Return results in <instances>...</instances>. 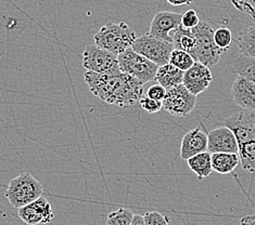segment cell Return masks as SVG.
<instances>
[{
  "mask_svg": "<svg viewBox=\"0 0 255 225\" xmlns=\"http://www.w3.org/2000/svg\"><path fill=\"white\" fill-rule=\"evenodd\" d=\"M216 3L233 21L255 25V0H216Z\"/></svg>",
  "mask_w": 255,
  "mask_h": 225,
  "instance_id": "obj_12",
  "label": "cell"
},
{
  "mask_svg": "<svg viewBox=\"0 0 255 225\" xmlns=\"http://www.w3.org/2000/svg\"><path fill=\"white\" fill-rule=\"evenodd\" d=\"M232 98L245 111L255 112V82L244 76H237L232 87Z\"/></svg>",
  "mask_w": 255,
  "mask_h": 225,
  "instance_id": "obj_15",
  "label": "cell"
},
{
  "mask_svg": "<svg viewBox=\"0 0 255 225\" xmlns=\"http://www.w3.org/2000/svg\"><path fill=\"white\" fill-rule=\"evenodd\" d=\"M144 225H168V218L157 211H150L143 216Z\"/></svg>",
  "mask_w": 255,
  "mask_h": 225,
  "instance_id": "obj_28",
  "label": "cell"
},
{
  "mask_svg": "<svg viewBox=\"0 0 255 225\" xmlns=\"http://www.w3.org/2000/svg\"><path fill=\"white\" fill-rule=\"evenodd\" d=\"M17 215L27 225L48 224L54 219L52 206L45 197H39L35 202L17 209Z\"/></svg>",
  "mask_w": 255,
  "mask_h": 225,
  "instance_id": "obj_10",
  "label": "cell"
},
{
  "mask_svg": "<svg viewBox=\"0 0 255 225\" xmlns=\"http://www.w3.org/2000/svg\"><path fill=\"white\" fill-rule=\"evenodd\" d=\"M241 56L255 60V25L247 26L236 37Z\"/></svg>",
  "mask_w": 255,
  "mask_h": 225,
  "instance_id": "obj_20",
  "label": "cell"
},
{
  "mask_svg": "<svg viewBox=\"0 0 255 225\" xmlns=\"http://www.w3.org/2000/svg\"><path fill=\"white\" fill-rule=\"evenodd\" d=\"M225 126L233 130L238 144L255 141V112L245 109L236 112L225 120Z\"/></svg>",
  "mask_w": 255,
  "mask_h": 225,
  "instance_id": "obj_9",
  "label": "cell"
},
{
  "mask_svg": "<svg viewBox=\"0 0 255 225\" xmlns=\"http://www.w3.org/2000/svg\"><path fill=\"white\" fill-rule=\"evenodd\" d=\"M84 79L90 92L108 104L120 107L133 106L143 96V84L123 72L103 75L86 71Z\"/></svg>",
  "mask_w": 255,
  "mask_h": 225,
  "instance_id": "obj_1",
  "label": "cell"
},
{
  "mask_svg": "<svg viewBox=\"0 0 255 225\" xmlns=\"http://www.w3.org/2000/svg\"><path fill=\"white\" fill-rule=\"evenodd\" d=\"M130 225H144V220H143V216L140 215H135L132 219V222Z\"/></svg>",
  "mask_w": 255,
  "mask_h": 225,
  "instance_id": "obj_32",
  "label": "cell"
},
{
  "mask_svg": "<svg viewBox=\"0 0 255 225\" xmlns=\"http://www.w3.org/2000/svg\"><path fill=\"white\" fill-rule=\"evenodd\" d=\"M183 14L169 11H161L156 13L150 24L149 35L163 41L173 44L172 34L181 25Z\"/></svg>",
  "mask_w": 255,
  "mask_h": 225,
  "instance_id": "obj_11",
  "label": "cell"
},
{
  "mask_svg": "<svg viewBox=\"0 0 255 225\" xmlns=\"http://www.w3.org/2000/svg\"><path fill=\"white\" fill-rule=\"evenodd\" d=\"M174 48L177 50L193 54L194 47H196V36L191 29H186L183 26H179L172 34Z\"/></svg>",
  "mask_w": 255,
  "mask_h": 225,
  "instance_id": "obj_21",
  "label": "cell"
},
{
  "mask_svg": "<svg viewBox=\"0 0 255 225\" xmlns=\"http://www.w3.org/2000/svg\"><path fill=\"white\" fill-rule=\"evenodd\" d=\"M233 72L237 76H244L255 82V60L245 56H240L235 60Z\"/></svg>",
  "mask_w": 255,
  "mask_h": 225,
  "instance_id": "obj_23",
  "label": "cell"
},
{
  "mask_svg": "<svg viewBox=\"0 0 255 225\" xmlns=\"http://www.w3.org/2000/svg\"><path fill=\"white\" fill-rule=\"evenodd\" d=\"M239 157L242 168L247 171L255 172V141L239 144Z\"/></svg>",
  "mask_w": 255,
  "mask_h": 225,
  "instance_id": "obj_22",
  "label": "cell"
},
{
  "mask_svg": "<svg viewBox=\"0 0 255 225\" xmlns=\"http://www.w3.org/2000/svg\"><path fill=\"white\" fill-rule=\"evenodd\" d=\"M197 105V96L191 94L184 84L167 90L163 108L173 116H189Z\"/></svg>",
  "mask_w": 255,
  "mask_h": 225,
  "instance_id": "obj_8",
  "label": "cell"
},
{
  "mask_svg": "<svg viewBox=\"0 0 255 225\" xmlns=\"http://www.w3.org/2000/svg\"><path fill=\"white\" fill-rule=\"evenodd\" d=\"M44 188L40 182L31 173H21L9 182L4 196L10 205L20 209L41 197Z\"/></svg>",
  "mask_w": 255,
  "mask_h": 225,
  "instance_id": "obj_3",
  "label": "cell"
},
{
  "mask_svg": "<svg viewBox=\"0 0 255 225\" xmlns=\"http://www.w3.org/2000/svg\"><path fill=\"white\" fill-rule=\"evenodd\" d=\"M215 45L221 50L226 52L233 44V33L227 27H220L214 32Z\"/></svg>",
  "mask_w": 255,
  "mask_h": 225,
  "instance_id": "obj_26",
  "label": "cell"
},
{
  "mask_svg": "<svg viewBox=\"0 0 255 225\" xmlns=\"http://www.w3.org/2000/svg\"><path fill=\"white\" fill-rule=\"evenodd\" d=\"M139 104H140L142 109H144V111L149 114L159 113L163 108V102L150 99L147 95L142 96L140 101H139Z\"/></svg>",
  "mask_w": 255,
  "mask_h": 225,
  "instance_id": "obj_27",
  "label": "cell"
},
{
  "mask_svg": "<svg viewBox=\"0 0 255 225\" xmlns=\"http://www.w3.org/2000/svg\"><path fill=\"white\" fill-rule=\"evenodd\" d=\"M200 19L198 13L194 10L190 9L186 11L181 16V26L186 29H193L200 24Z\"/></svg>",
  "mask_w": 255,
  "mask_h": 225,
  "instance_id": "obj_29",
  "label": "cell"
},
{
  "mask_svg": "<svg viewBox=\"0 0 255 225\" xmlns=\"http://www.w3.org/2000/svg\"><path fill=\"white\" fill-rule=\"evenodd\" d=\"M118 60L121 72L136 78L143 86L147 82L155 80L159 66L133 51L131 48L120 54Z\"/></svg>",
  "mask_w": 255,
  "mask_h": 225,
  "instance_id": "obj_5",
  "label": "cell"
},
{
  "mask_svg": "<svg viewBox=\"0 0 255 225\" xmlns=\"http://www.w3.org/2000/svg\"><path fill=\"white\" fill-rule=\"evenodd\" d=\"M194 63H196V61H194L191 54L177 49H175L172 52L171 59H169V64H172L175 68L183 71L184 73L190 70Z\"/></svg>",
  "mask_w": 255,
  "mask_h": 225,
  "instance_id": "obj_24",
  "label": "cell"
},
{
  "mask_svg": "<svg viewBox=\"0 0 255 225\" xmlns=\"http://www.w3.org/2000/svg\"><path fill=\"white\" fill-rule=\"evenodd\" d=\"M131 49L160 68L169 63L171 54L175 48L171 42L157 39L147 33L140 37H137L131 46Z\"/></svg>",
  "mask_w": 255,
  "mask_h": 225,
  "instance_id": "obj_6",
  "label": "cell"
},
{
  "mask_svg": "<svg viewBox=\"0 0 255 225\" xmlns=\"http://www.w3.org/2000/svg\"><path fill=\"white\" fill-rule=\"evenodd\" d=\"M136 39L135 30L124 22L107 23L94 36L97 47L118 57L131 48Z\"/></svg>",
  "mask_w": 255,
  "mask_h": 225,
  "instance_id": "obj_2",
  "label": "cell"
},
{
  "mask_svg": "<svg viewBox=\"0 0 255 225\" xmlns=\"http://www.w3.org/2000/svg\"><path fill=\"white\" fill-rule=\"evenodd\" d=\"M188 167L199 179H205L213 171L212 168V154L209 151L198 154L187 160Z\"/></svg>",
  "mask_w": 255,
  "mask_h": 225,
  "instance_id": "obj_19",
  "label": "cell"
},
{
  "mask_svg": "<svg viewBox=\"0 0 255 225\" xmlns=\"http://www.w3.org/2000/svg\"><path fill=\"white\" fill-rule=\"evenodd\" d=\"M166 1L175 5V7H180V5H186V4H191L193 2V0H166Z\"/></svg>",
  "mask_w": 255,
  "mask_h": 225,
  "instance_id": "obj_31",
  "label": "cell"
},
{
  "mask_svg": "<svg viewBox=\"0 0 255 225\" xmlns=\"http://www.w3.org/2000/svg\"><path fill=\"white\" fill-rule=\"evenodd\" d=\"M192 33L196 36V47L192 54V58L196 62L208 66L209 69L213 68L220 62L222 54L224 53L215 45L214 29L209 23L200 22L197 27H194Z\"/></svg>",
  "mask_w": 255,
  "mask_h": 225,
  "instance_id": "obj_4",
  "label": "cell"
},
{
  "mask_svg": "<svg viewBox=\"0 0 255 225\" xmlns=\"http://www.w3.org/2000/svg\"><path fill=\"white\" fill-rule=\"evenodd\" d=\"M166 92H167V90L165 88L162 87L161 84H159V83H155V84H152V86L148 88L145 95L149 96L150 99L163 102L164 99H165Z\"/></svg>",
  "mask_w": 255,
  "mask_h": 225,
  "instance_id": "obj_30",
  "label": "cell"
},
{
  "mask_svg": "<svg viewBox=\"0 0 255 225\" xmlns=\"http://www.w3.org/2000/svg\"><path fill=\"white\" fill-rule=\"evenodd\" d=\"M184 74L185 73L183 71L178 70L177 68L168 63L166 65L160 66L156 73L155 80L162 87L169 90L179 86V84H183Z\"/></svg>",
  "mask_w": 255,
  "mask_h": 225,
  "instance_id": "obj_17",
  "label": "cell"
},
{
  "mask_svg": "<svg viewBox=\"0 0 255 225\" xmlns=\"http://www.w3.org/2000/svg\"><path fill=\"white\" fill-rule=\"evenodd\" d=\"M132 211L127 208H119L108 215L107 225H130L133 219Z\"/></svg>",
  "mask_w": 255,
  "mask_h": 225,
  "instance_id": "obj_25",
  "label": "cell"
},
{
  "mask_svg": "<svg viewBox=\"0 0 255 225\" xmlns=\"http://www.w3.org/2000/svg\"><path fill=\"white\" fill-rule=\"evenodd\" d=\"M208 151V135L199 128L188 131L180 145L181 159L188 160L198 154Z\"/></svg>",
  "mask_w": 255,
  "mask_h": 225,
  "instance_id": "obj_16",
  "label": "cell"
},
{
  "mask_svg": "<svg viewBox=\"0 0 255 225\" xmlns=\"http://www.w3.org/2000/svg\"><path fill=\"white\" fill-rule=\"evenodd\" d=\"M240 165L239 154L216 153L212 154L213 171L221 174H229Z\"/></svg>",
  "mask_w": 255,
  "mask_h": 225,
  "instance_id": "obj_18",
  "label": "cell"
},
{
  "mask_svg": "<svg viewBox=\"0 0 255 225\" xmlns=\"http://www.w3.org/2000/svg\"><path fill=\"white\" fill-rule=\"evenodd\" d=\"M83 66L86 71L97 74L114 75L121 73L117 54L103 50L96 45H90L85 48Z\"/></svg>",
  "mask_w": 255,
  "mask_h": 225,
  "instance_id": "obj_7",
  "label": "cell"
},
{
  "mask_svg": "<svg viewBox=\"0 0 255 225\" xmlns=\"http://www.w3.org/2000/svg\"><path fill=\"white\" fill-rule=\"evenodd\" d=\"M213 81L211 70L200 62H196L190 70L185 72L183 84L191 94L198 96L203 93Z\"/></svg>",
  "mask_w": 255,
  "mask_h": 225,
  "instance_id": "obj_14",
  "label": "cell"
},
{
  "mask_svg": "<svg viewBox=\"0 0 255 225\" xmlns=\"http://www.w3.org/2000/svg\"><path fill=\"white\" fill-rule=\"evenodd\" d=\"M208 151L216 153H239V144L232 129L223 126L211 130L208 135Z\"/></svg>",
  "mask_w": 255,
  "mask_h": 225,
  "instance_id": "obj_13",
  "label": "cell"
}]
</instances>
